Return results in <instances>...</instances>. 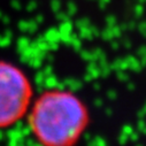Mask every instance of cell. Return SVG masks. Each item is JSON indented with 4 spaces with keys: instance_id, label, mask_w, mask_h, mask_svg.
Returning a JSON list of instances; mask_svg holds the SVG:
<instances>
[{
    "instance_id": "1",
    "label": "cell",
    "mask_w": 146,
    "mask_h": 146,
    "mask_svg": "<svg viewBox=\"0 0 146 146\" xmlns=\"http://www.w3.org/2000/svg\"><path fill=\"white\" fill-rule=\"evenodd\" d=\"M29 128L40 146H76L90 125V112L74 92L47 90L31 102Z\"/></svg>"
},
{
    "instance_id": "2",
    "label": "cell",
    "mask_w": 146,
    "mask_h": 146,
    "mask_svg": "<svg viewBox=\"0 0 146 146\" xmlns=\"http://www.w3.org/2000/svg\"><path fill=\"white\" fill-rule=\"evenodd\" d=\"M32 96V85L25 72L0 60V129L11 128L27 115Z\"/></svg>"
}]
</instances>
